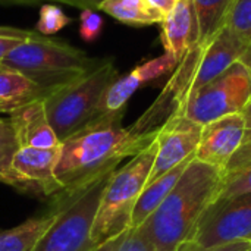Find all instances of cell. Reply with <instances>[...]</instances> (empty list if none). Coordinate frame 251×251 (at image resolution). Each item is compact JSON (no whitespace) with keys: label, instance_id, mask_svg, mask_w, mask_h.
<instances>
[{"label":"cell","instance_id":"obj_1","mask_svg":"<svg viewBox=\"0 0 251 251\" xmlns=\"http://www.w3.org/2000/svg\"><path fill=\"white\" fill-rule=\"evenodd\" d=\"M124 113L100 115L60 143L54 174L62 191L53 200L82 191L154 141L159 129L138 134L131 126L124 128Z\"/></svg>","mask_w":251,"mask_h":251},{"label":"cell","instance_id":"obj_2","mask_svg":"<svg viewBox=\"0 0 251 251\" xmlns=\"http://www.w3.org/2000/svg\"><path fill=\"white\" fill-rule=\"evenodd\" d=\"M224 181L222 171L194 157L169 196L138 228L157 251H175L190 238L200 216L218 199Z\"/></svg>","mask_w":251,"mask_h":251},{"label":"cell","instance_id":"obj_3","mask_svg":"<svg viewBox=\"0 0 251 251\" xmlns=\"http://www.w3.org/2000/svg\"><path fill=\"white\" fill-rule=\"evenodd\" d=\"M101 62L103 59H93L85 51L65 41L40 35L22 41L1 63L18 69L51 93L91 72Z\"/></svg>","mask_w":251,"mask_h":251},{"label":"cell","instance_id":"obj_4","mask_svg":"<svg viewBox=\"0 0 251 251\" xmlns=\"http://www.w3.org/2000/svg\"><path fill=\"white\" fill-rule=\"evenodd\" d=\"M118 78L115 60L103 59L96 69L56 88L44 99L49 122L60 143L99 116L100 100Z\"/></svg>","mask_w":251,"mask_h":251},{"label":"cell","instance_id":"obj_5","mask_svg":"<svg viewBox=\"0 0 251 251\" xmlns=\"http://www.w3.org/2000/svg\"><path fill=\"white\" fill-rule=\"evenodd\" d=\"M156 150L157 146L153 141L110 175L93 225L91 237L96 244L131 228L132 212L147 184Z\"/></svg>","mask_w":251,"mask_h":251},{"label":"cell","instance_id":"obj_6","mask_svg":"<svg viewBox=\"0 0 251 251\" xmlns=\"http://www.w3.org/2000/svg\"><path fill=\"white\" fill-rule=\"evenodd\" d=\"M112 174L74 196L51 200L49 209L56 210V218L32 251L94 250L99 244L91 237L93 225L103 191Z\"/></svg>","mask_w":251,"mask_h":251},{"label":"cell","instance_id":"obj_7","mask_svg":"<svg viewBox=\"0 0 251 251\" xmlns=\"http://www.w3.org/2000/svg\"><path fill=\"white\" fill-rule=\"evenodd\" d=\"M250 100L251 72L238 60L213 81L193 93L182 115L200 125H206L219 118L241 113Z\"/></svg>","mask_w":251,"mask_h":251},{"label":"cell","instance_id":"obj_8","mask_svg":"<svg viewBox=\"0 0 251 251\" xmlns=\"http://www.w3.org/2000/svg\"><path fill=\"white\" fill-rule=\"evenodd\" d=\"M188 240L201 247L251 243V194L216 199L200 216Z\"/></svg>","mask_w":251,"mask_h":251},{"label":"cell","instance_id":"obj_9","mask_svg":"<svg viewBox=\"0 0 251 251\" xmlns=\"http://www.w3.org/2000/svg\"><path fill=\"white\" fill-rule=\"evenodd\" d=\"M207 44L197 43L178 63L174 75L154 100V103L137 119L131 128L138 134L157 131L172 115L182 113L191 91V85Z\"/></svg>","mask_w":251,"mask_h":251},{"label":"cell","instance_id":"obj_10","mask_svg":"<svg viewBox=\"0 0 251 251\" xmlns=\"http://www.w3.org/2000/svg\"><path fill=\"white\" fill-rule=\"evenodd\" d=\"M203 125L188 119L182 113L172 115L157 131L156 157L147 184L156 181L182 162L196 157Z\"/></svg>","mask_w":251,"mask_h":251},{"label":"cell","instance_id":"obj_11","mask_svg":"<svg viewBox=\"0 0 251 251\" xmlns=\"http://www.w3.org/2000/svg\"><path fill=\"white\" fill-rule=\"evenodd\" d=\"M60 146L54 149L19 147L12 160V171L22 181L28 194L53 200L62 191L56 179V165Z\"/></svg>","mask_w":251,"mask_h":251},{"label":"cell","instance_id":"obj_12","mask_svg":"<svg viewBox=\"0 0 251 251\" xmlns=\"http://www.w3.org/2000/svg\"><path fill=\"white\" fill-rule=\"evenodd\" d=\"M244 116L234 113L203 125L196 159L224 172L244 138Z\"/></svg>","mask_w":251,"mask_h":251},{"label":"cell","instance_id":"obj_13","mask_svg":"<svg viewBox=\"0 0 251 251\" xmlns=\"http://www.w3.org/2000/svg\"><path fill=\"white\" fill-rule=\"evenodd\" d=\"M176 66H178V60L171 53L165 51L163 56L144 62L137 68H134L126 75L119 76L104 91L99 104V116L125 110L128 100L141 85L168 74L171 69Z\"/></svg>","mask_w":251,"mask_h":251},{"label":"cell","instance_id":"obj_14","mask_svg":"<svg viewBox=\"0 0 251 251\" xmlns=\"http://www.w3.org/2000/svg\"><path fill=\"white\" fill-rule=\"evenodd\" d=\"M247 47L224 25L213 40L204 47L201 60L199 63L190 96L213 81L229 66L241 59ZM190 99V97H188Z\"/></svg>","mask_w":251,"mask_h":251},{"label":"cell","instance_id":"obj_15","mask_svg":"<svg viewBox=\"0 0 251 251\" xmlns=\"http://www.w3.org/2000/svg\"><path fill=\"white\" fill-rule=\"evenodd\" d=\"M162 28L165 51L171 53L179 63L200 40V26L193 0H179L163 18Z\"/></svg>","mask_w":251,"mask_h":251},{"label":"cell","instance_id":"obj_16","mask_svg":"<svg viewBox=\"0 0 251 251\" xmlns=\"http://www.w3.org/2000/svg\"><path fill=\"white\" fill-rule=\"evenodd\" d=\"M19 147L54 149L60 146L44 107V100H37L9 115Z\"/></svg>","mask_w":251,"mask_h":251},{"label":"cell","instance_id":"obj_17","mask_svg":"<svg viewBox=\"0 0 251 251\" xmlns=\"http://www.w3.org/2000/svg\"><path fill=\"white\" fill-rule=\"evenodd\" d=\"M50 93L26 75L0 63V113L10 115L37 100H44Z\"/></svg>","mask_w":251,"mask_h":251},{"label":"cell","instance_id":"obj_18","mask_svg":"<svg viewBox=\"0 0 251 251\" xmlns=\"http://www.w3.org/2000/svg\"><path fill=\"white\" fill-rule=\"evenodd\" d=\"M191 160H194V157L182 162L178 166H175L172 171L166 172L165 175H162L156 181L146 184V187H144L143 193L140 194L137 204L134 207L132 218H131V228L141 226L150 218V215L163 203V200L174 190L178 179L181 178V175L184 174L187 166L191 163Z\"/></svg>","mask_w":251,"mask_h":251},{"label":"cell","instance_id":"obj_19","mask_svg":"<svg viewBox=\"0 0 251 251\" xmlns=\"http://www.w3.org/2000/svg\"><path fill=\"white\" fill-rule=\"evenodd\" d=\"M56 218V210L29 218L10 229H0V251H32Z\"/></svg>","mask_w":251,"mask_h":251},{"label":"cell","instance_id":"obj_20","mask_svg":"<svg viewBox=\"0 0 251 251\" xmlns=\"http://www.w3.org/2000/svg\"><path fill=\"white\" fill-rule=\"evenodd\" d=\"M99 10H103L119 22L129 25L162 24L165 18L146 0H103L99 6Z\"/></svg>","mask_w":251,"mask_h":251},{"label":"cell","instance_id":"obj_21","mask_svg":"<svg viewBox=\"0 0 251 251\" xmlns=\"http://www.w3.org/2000/svg\"><path fill=\"white\" fill-rule=\"evenodd\" d=\"M199 26L201 44H209L216 32L224 26L226 13L234 0H193Z\"/></svg>","mask_w":251,"mask_h":251},{"label":"cell","instance_id":"obj_22","mask_svg":"<svg viewBox=\"0 0 251 251\" xmlns=\"http://www.w3.org/2000/svg\"><path fill=\"white\" fill-rule=\"evenodd\" d=\"M18 149L19 144L9 118H0V182L13 187L19 193L28 194L25 184L19 181L12 171V160Z\"/></svg>","mask_w":251,"mask_h":251},{"label":"cell","instance_id":"obj_23","mask_svg":"<svg viewBox=\"0 0 251 251\" xmlns=\"http://www.w3.org/2000/svg\"><path fill=\"white\" fill-rule=\"evenodd\" d=\"M224 25L249 49L251 44V0H234Z\"/></svg>","mask_w":251,"mask_h":251},{"label":"cell","instance_id":"obj_24","mask_svg":"<svg viewBox=\"0 0 251 251\" xmlns=\"http://www.w3.org/2000/svg\"><path fill=\"white\" fill-rule=\"evenodd\" d=\"M241 113H243L244 122H246L244 138H243L240 149L237 150V153L228 163V168L225 171V179L234 176L235 174H238L240 171L249 168L251 165V100Z\"/></svg>","mask_w":251,"mask_h":251},{"label":"cell","instance_id":"obj_25","mask_svg":"<svg viewBox=\"0 0 251 251\" xmlns=\"http://www.w3.org/2000/svg\"><path fill=\"white\" fill-rule=\"evenodd\" d=\"M72 22V18L63 13V10L54 4H43L40 9L38 22L35 25V31L44 37L57 34L65 26Z\"/></svg>","mask_w":251,"mask_h":251},{"label":"cell","instance_id":"obj_26","mask_svg":"<svg viewBox=\"0 0 251 251\" xmlns=\"http://www.w3.org/2000/svg\"><path fill=\"white\" fill-rule=\"evenodd\" d=\"M243 194H251V165L224 181L218 199H229Z\"/></svg>","mask_w":251,"mask_h":251},{"label":"cell","instance_id":"obj_27","mask_svg":"<svg viewBox=\"0 0 251 251\" xmlns=\"http://www.w3.org/2000/svg\"><path fill=\"white\" fill-rule=\"evenodd\" d=\"M103 31V19L93 9H84L79 13V37L87 41H96Z\"/></svg>","mask_w":251,"mask_h":251},{"label":"cell","instance_id":"obj_28","mask_svg":"<svg viewBox=\"0 0 251 251\" xmlns=\"http://www.w3.org/2000/svg\"><path fill=\"white\" fill-rule=\"evenodd\" d=\"M119 251H157L140 228H129Z\"/></svg>","mask_w":251,"mask_h":251},{"label":"cell","instance_id":"obj_29","mask_svg":"<svg viewBox=\"0 0 251 251\" xmlns=\"http://www.w3.org/2000/svg\"><path fill=\"white\" fill-rule=\"evenodd\" d=\"M251 243L250 241H240V243H231L225 246H218V247H201L196 244L191 240L184 241L182 244L178 246L175 251H250Z\"/></svg>","mask_w":251,"mask_h":251},{"label":"cell","instance_id":"obj_30","mask_svg":"<svg viewBox=\"0 0 251 251\" xmlns=\"http://www.w3.org/2000/svg\"><path fill=\"white\" fill-rule=\"evenodd\" d=\"M0 34L1 35H10V37L22 38V40H31V38H37V37L41 35L37 31L19 29V28H15V26H1V25H0Z\"/></svg>","mask_w":251,"mask_h":251},{"label":"cell","instance_id":"obj_31","mask_svg":"<svg viewBox=\"0 0 251 251\" xmlns=\"http://www.w3.org/2000/svg\"><path fill=\"white\" fill-rule=\"evenodd\" d=\"M22 41V38H16V37H10V35H1L0 34V63L3 62V59L16 47L19 46Z\"/></svg>","mask_w":251,"mask_h":251},{"label":"cell","instance_id":"obj_32","mask_svg":"<svg viewBox=\"0 0 251 251\" xmlns=\"http://www.w3.org/2000/svg\"><path fill=\"white\" fill-rule=\"evenodd\" d=\"M126 232H128V229L118 234V235H115V237H112V238H109V240H106V241H103V243H100L93 251H119Z\"/></svg>","mask_w":251,"mask_h":251},{"label":"cell","instance_id":"obj_33","mask_svg":"<svg viewBox=\"0 0 251 251\" xmlns=\"http://www.w3.org/2000/svg\"><path fill=\"white\" fill-rule=\"evenodd\" d=\"M59 3H65L74 7H78L81 10L84 9H93V10H99V6L103 0H54Z\"/></svg>","mask_w":251,"mask_h":251},{"label":"cell","instance_id":"obj_34","mask_svg":"<svg viewBox=\"0 0 251 251\" xmlns=\"http://www.w3.org/2000/svg\"><path fill=\"white\" fill-rule=\"evenodd\" d=\"M151 7H154L156 10H159L163 16H166L179 0H146Z\"/></svg>","mask_w":251,"mask_h":251},{"label":"cell","instance_id":"obj_35","mask_svg":"<svg viewBox=\"0 0 251 251\" xmlns=\"http://www.w3.org/2000/svg\"><path fill=\"white\" fill-rule=\"evenodd\" d=\"M240 62H243L246 66H247V69L251 72V44L249 46V49L244 51V54L241 56V59H240Z\"/></svg>","mask_w":251,"mask_h":251},{"label":"cell","instance_id":"obj_36","mask_svg":"<svg viewBox=\"0 0 251 251\" xmlns=\"http://www.w3.org/2000/svg\"><path fill=\"white\" fill-rule=\"evenodd\" d=\"M40 0H0L1 4H34Z\"/></svg>","mask_w":251,"mask_h":251},{"label":"cell","instance_id":"obj_37","mask_svg":"<svg viewBox=\"0 0 251 251\" xmlns=\"http://www.w3.org/2000/svg\"><path fill=\"white\" fill-rule=\"evenodd\" d=\"M250 251H251V249H250Z\"/></svg>","mask_w":251,"mask_h":251}]
</instances>
